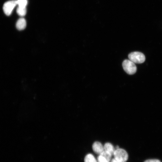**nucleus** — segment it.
I'll return each mask as SVG.
<instances>
[{"mask_svg":"<svg viewBox=\"0 0 162 162\" xmlns=\"http://www.w3.org/2000/svg\"><path fill=\"white\" fill-rule=\"evenodd\" d=\"M16 12L17 14L20 16H24L26 13V7L18 6L16 9Z\"/></svg>","mask_w":162,"mask_h":162,"instance_id":"1a4fd4ad","label":"nucleus"},{"mask_svg":"<svg viewBox=\"0 0 162 162\" xmlns=\"http://www.w3.org/2000/svg\"><path fill=\"white\" fill-rule=\"evenodd\" d=\"M93 151L96 154L100 155L104 150V147L100 142L96 141L93 144L92 146Z\"/></svg>","mask_w":162,"mask_h":162,"instance_id":"39448f33","label":"nucleus"},{"mask_svg":"<svg viewBox=\"0 0 162 162\" xmlns=\"http://www.w3.org/2000/svg\"><path fill=\"white\" fill-rule=\"evenodd\" d=\"M26 25V20L23 18H20L17 21L16 24V28L19 30L24 29Z\"/></svg>","mask_w":162,"mask_h":162,"instance_id":"423d86ee","label":"nucleus"},{"mask_svg":"<svg viewBox=\"0 0 162 162\" xmlns=\"http://www.w3.org/2000/svg\"><path fill=\"white\" fill-rule=\"evenodd\" d=\"M100 155L104 157L108 162L111 160L112 155L108 152L104 150Z\"/></svg>","mask_w":162,"mask_h":162,"instance_id":"9d476101","label":"nucleus"},{"mask_svg":"<svg viewBox=\"0 0 162 162\" xmlns=\"http://www.w3.org/2000/svg\"><path fill=\"white\" fill-rule=\"evenodd\" d=\"M144 162H161L158 159H153L147 160Z\"/></svg>","mask_w":162,"mask_h":162,"instance_id":"ddd939ff","label":"nucleus"},{"mask_svg":"<svg viewBox=\"0 0 162 162\" xmlns=\"http://www.w3.org/2000/svg\"><path fill=\"white\" fill-rule=\"evenodd\" d=\"M84 162H97L94 156L91 154H87L85 156Z\"/></svg>","mask_w":162,"mask_h":162,"instance_id":"6e6552de","label":"nucleus"},{"mask_svg":"<svg viewBox=\"0 0 162 162\" xmlns=\"http://www.w3.org/2000/svg\"><path fill=\"white\" fill-rule=\"evenodd\" d=\"M129 59L134 63L141 64L145 60L144 54L139 52H134L130 53L128 55Z\"/></svg>","mask_w":162,"mask_h":162,"instance_id":"f03ea898","label":"nucleus"},{"mask_svg":"<svg viewBox=\"0 0 162 162\" xmlns=\"http://www.w3.org/2000/svg\"><path fill=\"white\" fill-rule=\"evenodd\" d=\"M104 147L105 151L109 153L112 155H113L115 149L112 144L106 142L105 144Z\"/></svg>","mask_w":162,"mask_h":162,"instance_id":"0eeeda50","label":"nucleus"},{"mask_svg":"<svg viewBox=\"0 0 162 162\" xmlns=\"http://www.w3.org/2000/svg\"><path fill=\"white\" fill-rule=\"evenodd\" d=\"M113 155L114 158L119 162H125L128 159V154L124 149L118 148L115 149Z\"/></svg>","mask_w":162,"mask_h":162,"instance_id":"7ed1b4c3","label":"nucleus"},{"mask_svg":"<svg viewBox=\"0 0 162 162\" xmlns=\"http://www.w3.org/2000/svg\"><path fill=\"white\" fill-rule=\"evenodd\" d=\"M111 162H119L116 160L115 158H113L111 160Z\"/></svg>","mask_w":162,"mask_h":162,"instance_id":"4468645a","label":"nucleus"},{"mask_svg":"<svg viewBox=\"0 0 162 162\" xmlns=\"http://www.w3.org/2000/svg\"><path fill=\"white\" fill-rule=\"evenodd\" d=\"M98 162H108L104 157L100 155L98 157Z\"/></svg>","mask_w":162,"mask_h":162,"instance_id":"f8f14e48","label":"nucleus"},{"mask_svg":"<svg viewBox=\"0 0 162 162\" xmlns=\"http://www.w3.org/2000/svg\"><path fill=\"white\" fill-rule=\"evenodd\" d=\"M18 6L26 7L27 4V0H16Z\"/></svg>","mask_w":162,"mask_h":162,"instance_id":"9b49d317","label":"nucleus"},{"mask_svg":"<svg viewBox=\"0 0 162 162\" xmlns=\"http://www.w3.org/2000/svg\"><path fill=\"white\" fill-rule=\"evenodd\" d=\"M16 5L17 4L16 0H11L6 2L4 4L3 7L4 13L8 16L10 15Z\"/></svg>","mask_w":162,"mask_h":162,"instance_id":"20e7f679","label":"nucleus"},{"mask_svg":"<svg viewBox=\"0 0 162 162\" xmlns=\"http://www.w3.org/2000/svg\"><path fill=\"white\" fill-rule=\"evenodd\" d=\"M122 64L124 70L128 74L132 75L136 72L137 68L135 63L129 59L124 60Z\"/></svg>","mask_w":162,"mask_h":162,"instance_id":"f257e3e1","label":"nucleus"}]
</instances>
